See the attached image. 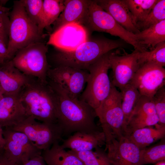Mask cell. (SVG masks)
<instances>
[{
    "instance_id": "39",
    "label": "cell",
    "mask_w": 165,
    "mask_h": 165,
    "mask_svg": "<svg viewBox=\"0 0 165 165\" xmlns=\"http://www.w3.org/2000/svg\"><path fill=\"white\" fill-rule=\"evenodd\" d=\"M10 9V8L0 6V11H3L7 12H9Z\"/></svg>"
},
{
    "instance_id": "5",
    "label": "cell",
    "mask_w": 165,
    "mask_h": 165,
    "mask_svg": "<svg viewBox=\"0 0 165 165\" xmlns=\"http://www.w3.org/2000/svg\"><path fill=\"white\" fill-rule=\"evenodd\" d=\"M110 52L104 55L89 67L87 70L89 75L86 86L79 98L94 109L99 106L111 90L112 84L108 74L110 68L109 60Z\"/></svg>"
},
{
    "instance_id": "19",
    "label": "cell",
    "mask_w": 165,
    "mask_h": 165,
    "mask_svg": "<svg viewBox=\"0 0 165 165\" xmlns=\"http://www.w3.org/2000/svg\"><path fill=\"white\" fill-rule=\"evenodd\" d=\"M62 140L63 143L61 145L63 148L82 152L101 147L105 145L106 138L104 133L100 130L90 133L75 132L67 138Z\"/></svg>"
},
{
    "instance_id": "27",
    "label": "cell",
    "mask_w": 165,
    "mask_h": 165,
    "mask_svg": "<svg viewBox=\"0 0 165 165\" xmlns=\"http://www.w3.org/2000/svg\"><path fill=\"white\" fill-rule=\"evenodd\" d=\"M94 149L82 152L68 151L76 156L84 165H112L105 150L100 147Z\"/></svg>"
},
{
    "instance_id": "16",
    "label": "cell",
    "mask_w": 165,
    "mask_h": 165,
    "mask_svg": "<svg viewBox=\"0 0 165 165\" xmlns=\"http://www.w3.org/2000/svg\"><path fill=\"white\" fill-rule=\"evenodd\" d=\"M28 117L18 94L3 95L0 101V125L2 127H12Z\"/></svg>"
},
{
    "instance_id": "15",
    "label": "cell",
    "mask_w": 165,
    "mask_h": 165,
    "mask_svg": "<svg viewBox=\"0 0 165 165\" xmlns=\"http://www.w3.org/2000/svg\"><path fill=\"white\" fill-rule=\"evenodd\" d=\"M87 29L83 25L72 23L64 25L52 32L46 44L60 51H73L88 40Z\"/></svg>"
},
{
    "instance_id": "13",
    "label": "cell",
    "mask_w": 165,
    "mask_h": 165,
    "mask_svg": "<svg viewBox=\"0 0 165 165\" xmlns=\"http://www.w3.org/2000/svg\"><path fill=\"white\" fill-rule=\"evenodd\" d=\"M139 52L135 50L131 53L122 55L110 52L109 60L112 71L111 81L113 86L120 90L130 83L141 66L138 60Z\"/></svg>"
},
{
    "instance_id": "2",
    "label": "cell",
    "mask_w": 165,
    "mask_h": 165,
    "mask_svg": "<svg viewBox=\"0 0 165 165\" xmlns=\"http://www.w3.org/2000/svg\"><path fill=\"white\" fill-rule=\"evenodd\" d=\"M18 95L28 117L42 122L57 123V101L48 82L29 76Z\"/></svg>"
},
{
    "instance_id": "45",
    "label": "cell",
    "mask_w": 165,
    "mask_h": 165,
    "mask_svg": "<svg viewBox=\"0 0 165 165\" xmlns=\"http://www.w3.org/2000/svg\"></svg>"
},
{
    "instance_id": "28",
    "label": "cell",
    "mask_w": 165,
    "mask_h": 165,
    "mask_svg": "<svg viewBox=\"0 0 165 165\" xmlns=\"http://www.w3.org/2000/svg\"><path fill=\"white\" fill-rule=\"evenodd\" d=\"M124 0L137 23L142 21L146 18L158 1Z\"/></svg>"
},
{
    "instance_id": "8",
    "label": "cell",
    "mask_w": 165,
    "mask_h": 165,
    "mask_svg": "<svg viewBox=\"0 0 165 165\" xmlns=\"http://www.w3.org/2000/svg\"><path fill=\"white\" fill-rule=\"evenodd\" d=\"M102 130L117 137L124 135V116L122 107L121 93L112 85L108 96L94 109Z\"/></svg>"
},
{
    "instance_id": "37",
    "label": "cell",
    "mask_w": 165,
    "mask_h": 165,
    "mask_svg": "<svg viewBox=\"0 0 165 165\" xmlns=\"http://www.w3.org/2000/svg\"><path fill=\"white\" fill-rule=\"evenodd\" d=\"M0 165H21L16 163L8 160L4 155L3 149L0 152Z\"/></svg>"
},
{
    "instance_id": "4",
    "label": "cell",
    "mask_w": 165,
    "mask_h": 165,
    "mask_svg": "<svg viewBox=\"0 0 165 165\" xmlns=\"http://www.w3.org/2000/svg\"><path fill=\"white\" fill-rule=\"evenodd\" d=\"M10 25L7 50L13 58L19 50L32 43L42 42L43 34L27 14L20 0L14 1L9 12Z\"/></svg>"
},
{
    "instance_id": "17",
    "label": "cell",
    "mask_w": 165,
    "mask_h": 165,
    "mask_svg": "<svg viewBox=\"0 0 165 165\" xmlns=\"http://www.w3.org/2000/svg\"><path fill=\"white\" fill-rule=\"evenodd\" d=\"M91 0H64V7L57 20L52 24L53 32L66 24L75 23L84 26Z\"/></svg>"
},
{
    "instance_id": "6",
    "label": "cell",
    "mask_w": 165,
    "mask_h": 165,
    "mask_svg": "<svg viewBox=\"0 0 165 165\" xmlns=\"http://www.w3.org/2000/svg\"><path fill=\"white\" fill-rule=\"evenodd\" d=\"M47 45L43 42H37L19 50L12 59L13 65L26 75L47 82L50 68L46 57Z\"/></svg>"
},
{
    "instance_id": "9",
    "label": "cell",
    "mask_w": 165,
    "mask_h": 165,
    "mask_svg": "<svg viewBox=\"0 0 165 165\" xmlns=\"http://www.w3.org/2000/svg\"><path fill=\"white\" fill-rule=\"evenodd\" d=\"M12 130L25 134L32 143L42 151L49 148L62 140V130L58 123L40 122L31 117L12 127Z\"/></svg>"
},
{
    "instance_id": "31",
    "label": "cell",
    "mask_w": 165,
    "mask_h": 165,
    "mask_svg": "<svg viewBox=\"0 0 165 165\" xmlns=\"http://www.w3.org/2000/svg\"><path fill=\"white\" fill-rule=\"evenodd\" d=\"M165 160V144L161 143L148 148L141 150L142 165L156 163Z\"/></svg>"
},
{
    "instance_id": "29",
    "label": "cell",
    "mask_w": 165,
    "mask_h": 165,
    "mask_svg": "<svg viewBox=\"0 0 165 165\" xmlns=\"http://www.w3.org/2000/svg\"><path fill=\"white\" fill-rule=\"evenodd\" d=\"M138 60L141 66L145 64L151 63L164 67L165 66V41L158 44L149 51L140 52Z\"/></svg>"
},
{
    "instance_id": "26",
    "label": "cell",
    "mask_w": 165,
    "mask_h": 165,
    "mask_svg": "<svg viewBox=\"0 0 165 165\" xmlns=\"http://www.w3.org/2000/svg\"><path fill=\"white\" fill-rule=\"evenodd\" d=\"M120 91L122 96V107L124 116V129L141 95L136 88L130 83Z\"/></svg>"
},
{
    "instance_id": "23",
    "label": "cell",
    "mask_w": 165,
    "mask_h": 165,
    "mask_svg": "<svg viewBox=\"0 0 165 165\" xmlns=\"http://www.w3.org/2000/svg\"><path fill=\"white\" fill-rule=\"evenodd\" d=\"M135 34L142 48L152 50L158 44L165 41V20Z\"/></svg>"
},
{
    "instance_id": "35",
    "label": "cell",
    "mask_w": 165,
    "mask_h": 165,
    "mask_svg": "<svg viewBox=\"0 0 165 165\" xmlns=\"http://www.w3.org/2000/svg\"><path fill=\"white\" fill-rule=\"evenodd\" d=\"M7 47L4 43L0 42V65L13 58L9 53Z\"/></svg>"
},
{
    "instance_id": "20",
    "label": "cell",
    "mask_w": 165,
    "mask_h": 165,
    "mask_svg": "<svg viewBox=\"0 0 165 165\" xmlns=\"http://www.w3.org/2000/svg\"><path fill=\"white\" fill-rule=\"evenodd\" d=\"M29 78L14 66L12 60L0 65V86L4 95L18 94Z\"/></svg>"
},
{
    "instance_id": "22",
    "label": "cell",
    "mask_w": 165,
    "mask_h": 165,
    "mask_svg": "<svg viewBox=\"0 0 165 165\" xmlns=\"http://www.w3.org/2000/svg\"><path fill=\"white\" fill-rule=\"evenodd\" d=\"M155 126V128L146 127L137 130L130 134L124 136L139 148L142 149L164 137L165 126L159 124Z\"/></svg>"
},
{
    "instance_id": "14",
    "label": "cell",
    "mask_w": 165,
    "mask_h": 165,
    "mask_svg": "<svg viewBox=\"0 0 165 165\" xmlns=\"http://www.w3.org/2000/svg\"><path fill=\"white\" fill-rule=\"evenodd\" d=\"M129 83L138 90L141 96L152 98L165 86V69L156 64L146 63L141 66Z\"/></svg>"
},
{
    "instance_id": "40",
    "label": "cell",
    "mask_w": 165,
    "mask_h": 165,
    "mask_svg": "<svg viewBox=\"0 0 165 165\" xmlns=\"http://www.w3.org/2000/svg\"><path fill=\"white\" fill-rule=\"evenodd\" d=\"M8 0H0V6H3L6 4Z\"/></svg>"
},
{
    "instance_id": "43",
    "label": "cell",
    "mask_w": 165,
    "mask_h": 165,
    "mask_svg": "<svg viewBox=\"0 0 165 165\" xmlns=\"http://www.w3.org/2000/svg\"><path fill=\"white\" fill-rule=\"evenodd\" d=\"M3 95L2 96H0V101L1 100V99L3 97Z\"/></svg>"
},
{
    "instance_id": "11",
    "label": "cell",
    "mask_w": 165,
    "mask_h": 165,
    "mask_svg": "<svg viewBox=\"0 0 165 165\" xmlns=\"http://www.w3.org/2000/svg\"><path fill=\"white\" fill-rule=\"evenodd\" d=\"M89 75L87 70L59 65L49 69L47 80L58 85L70 96L79 99Z\"/></svg>"
},
{
    "instance_id": "34",
    "label": "cell",
    "mask_w": 165,
    "mask_h": 165,
    "mask_svg": "<svg viewBox=\"0 0 165 165\" xmlns=\"http://www.w3.org/2000/svg\"><path fill=\"white\" fill-rule=\"evenodd\" d=\"M9 12L0 11V42L4 43L7 47L10 25Z\"/></svg>"
},
{
    "instance_id": "3",
    "label": "cell",
    "mask_w": 165,
    "mask_h": 165,
    "mask_svg": "<svg viewBox=\"0 0 165 165\" xmlns=\"http://www.w3.org/2000/svg\"><path fill=\"white\" fill-rule=\"evenodd\" d=\"M128 43L121 38L113 40L99 38L87 40L71 51L59 50L53 57L57 66L64 65L87 70L101 57L114 49L126 47Z\"/></svg>"
},
{
    "instance_id": "42",
    "label": "cell",
    "mask_w": 165,
    "mask_h": 165,
    "mask_svg": "<svg viewBox=\"0 0 165 165\" xmlns=\"http://www.w3.org/2000/svg\"><path fill=\"white\" fill-rule=\"evenodd\" d=\"M4 95V93L0 86V96Z\"/></svg>"
},
{
    "instance_id": "30",
    "label": "cell",
    "mask_w": 165,
    "mask_h": 165,
    "mask_svg": "<svg viewBox=\"0 0 165 165\" xmlns=\"http://www.w3.org/2000/svg\"><path fill=\"white\" fill-rule=\"evenodd\" d=\"M165 20V0H158L146 18L137 24L140 31Z\"/></svg>"
},
{
    "instance_id": "7",
    "label": "cell",
    "mask_w": 165,
    "mask_h": 165,
    "mask_svg": "<svg viewBox=\"0 0 165 165\" xmlns=\"http://www.w3.org/2000/svg\"><path fill=\"white\" fill-rule=\"evenodd\" d=\"M84 26L92 31L103 32L118 37L133 46L135 50L141 52L144 51L139 44L135 34L128 31L119 24L95 0H91Z\"/></svg>"
},
{
    "instance_id": "33",
    "label": "cell",
    "mask_w": 165,
    "mask_h": 165,
    "mask_svg": "<svg viewBox=\"0 0 165 165\" xmlns=\"http://www.w3.org/2000/svg\"><path fill=\"white\" fill-rule=\"evenodd\" d=\"M159 124L165 126V86L160 88L152 97Z\"/></svg>"
},
{
    "instance_id": "10",
    "label": "cell",
    "mask_w": 165,
    "mask_h": 165,
    "mask_svg": "<svg viewBox=\"0 0 165 165\" xmlns=\"http://www.w3.org/2000/svg\"><path fill=\"white\" fill-rule=\"evenodd\" d=\"M3 136L5 144L3 153L11 161L23 165L31 158L41 155L42 151L34 145L24 133L5 127L3 130Z\"/></svg>"
},
{
    "instance_id": "32",
    "label": "cell",
    "mask_w": 165,
    "mask_h": 165,
    "mask_svg": "<svg viewBox=\"0 0 165 165\" xmlns=\"http://www.w3.org/2000/svg\"><path fill=\"white\" fill-rule=\"evenodd\" d=\"M20 1L28 16L38 26L39 29L41 24L43 0H21Z\"/></svg>"
},
{
    "instance_id": "25",
    "label": "cell",
    "mask_w": 165,
    "mask_h": 165,
    "mask_svg": "<svg viewBox=\"0 0 165 165\" xmlns=\"http://www.w3.org/2000/svg\"><path fill=\"white\" fill-rule=\"evenodd\" d=\"M64 0H43L41 25L39 31L43 34L44 28H48L57 20L63 11Z\"/></svg>"
},
{
    "instance_id": "36",
    "label": "cell",
    "mask_w": 165,
    "mask_h": 165,
    "mask_svg": "<svg viewBox=\"0 0 165 165\" xmlns=\"http://www.w3.org/2000/svg\"><path fill=\"white\" fill-rule=\"evenodd\" d=\"M23 165H46L42 155L35 157L29 160Z\"/></svg>"
},
{
    "instance_id": "1",
    "label": "cell",
    "mask_w": 165,
    "mask_h": 165,
    "mask_svg": "<svg viewBox=\"0 0 165 165\" xmlns=\"http://www.w3.org/2000/svg\"><path fill=\"white\" fill-rule=\"evenodd\" d=\"M57 103V123L63 136L76 132L90 133L100 130L95 122L94 109L79 99L67 94L58 85L47 80Z\"/></svg>"
},
{
    "instance_id": "38",
    "label": "cell",
    "mask_w": 165,
    "mask_h": 165,
    "mask_svg": "<svg viewBox=\"0 0 165 165\" xmlns=\"http://www.w3.org/2000/svg\"><path fill=\"white\" fill-rule=\"evenodd\" d=\"M0 125V149H3L5 144V140L3 136V130Z\"/></svg>"
},
{
    "instance_id": "12",
    "label": "cell",
    "mask_w": 165,
    "mask_h": 165,
    "mask_svg": "<svg viewBox=\"0 0 165 165\" xmlns=\"http://www.w3.org/2000/svg\"><path fill=\"white\" fill-rule=\"evenodd\" d=\"M105 148L112 165H142L141 150L124 135L117 137L107 131Z\"/></svg>"
},
{
    "instance_id": "21",
    "label": "cell",
    "mask_w": 165,
    "mask_h": 165,
    "mask_svg": "<svg viewBox=\"0 0 165 165\" xmlns=\"http://www.w3.org/2000/svg\"><path fill=\"white\" fill-rule=\"evenodd\" d=\"M41 155L47 165H84L76 156L62 148L59 141L42 151Z\"/></svg>"
},
{
    "instance_id": "24",
    "label": "cell",
    "mask_w": 165,
    "mask_h": 165,
    "mask_svg": "<svg viewBox=\"0 0 165 165\" xmlns=\"http://www.w3.org/2000/svg\"><path fill=\"white\" fill-rule=\"evenodd\" d=\"M159 121L157 114L143 111H133L124 128V135H129L138 129L155 125L158 123Z\"/></svg>"
},
{
    "instance_id": "44",
    "label": "cell",
    "mask_w": 165,
    "mask_h": 165,
    "mask_svg": "<svg viewBox=\"0 0 165 165\" xmlns=\"http://www.w3.org/2000/svg\"><path fill=\"white\" fill-rule=\"evenodd\" d=\"M2 150H0V152Z\"/></svg>"
},
{
    "instance_id": "18",
    "label": "cell",
    "mask_w": 165,
    "mask_h": 165,
    "mask_svg": "<svg viewBox=\"0 0 165 165\" xmlns=\"http://www.w3.org/2000/svg\"><path fill=\"white\" fill-rule=\"evenodd\" d=\"M97 4L110 14L128 31L134 34L140 31L137 22L124 0H95Z\"/></svg>"
},
{
    "instance_id": "41",
    "label": "cell",
    "mask_w": 165,
    "mask_h": 165,
    "mask_svg": "<svg viewBox=\"0 0 165 165\" xmlns=\"http://www.w3.org/2000/svg\"><path fill=\"white\" fill-rule=\"evenodd\" d=\"M155 165H165V161H160L156 163Z\"/></svg>"
}]
</instances>
